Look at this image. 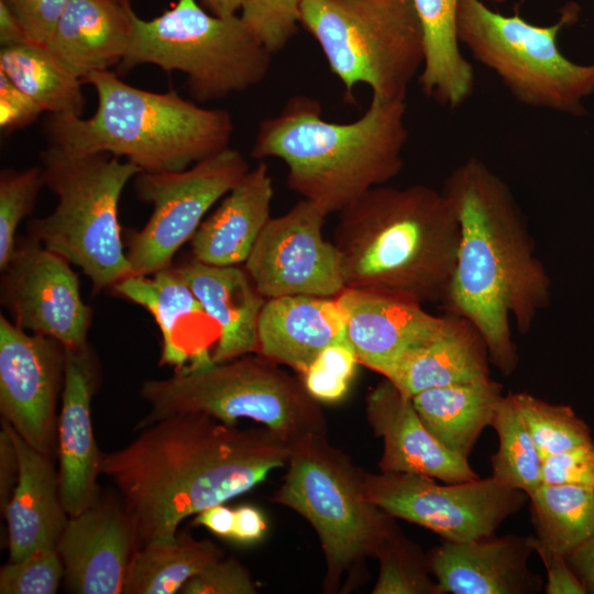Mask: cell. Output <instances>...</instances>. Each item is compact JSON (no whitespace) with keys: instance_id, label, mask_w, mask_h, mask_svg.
Instances as JSON below:
<instances>
[{"instance_id":"obj_1","label":"cell","mask_w":594,"mask_h":594,"mask_svg":"<svg viewBox=\"0 0 594 594\" xmlns=\"http://www.w3.org/2000/svg\"><path fill=\"white\" fill-rule=\"evenodd\" d=\"M102 454L139 546L176 537L190 515L244 494L287 464L290 444L261 428L239 429L202 413H178L139 429Z\"/></svg>"},{"instance_id":"obj_2","label":"cell","mask_w":594,"mask_h":594,"mask_svg":"<svg viewBox=\"0 0 594 594\" xmlns=\"http://www.w3.org/2000/svg\"><path fill=\"white\" fill-rule=\"evenodd\" d=\"M443 195L460 226L453 273L441 299L446 314L469 320L490 361L504 374L517 367L512 323L527 333L550 301V277L509 186L477 157L447 177Z\"/></svg>"},{"instance_id":"obj_3","label":"cell","mask_w":594,"mask_h":594,"mask_svg":"<svg viewBox=\"0 0 594 594\" xmlns=\"http://www.w3.org/2000/svg\"><path fill=\"white\" fill-rule=\"evenodd\" d=\"M406 111V99L372 97L360 118L336 123L322 117L317 100L297 95L261 121L250 154L282 160L290 190L327 216L340 212L400 173L408 140Z\"/></svg>"},{"instance_id":"obj_4","label":"cell","mask_w":594,"mask_h":594,"mask_svg":"<svg viewBox=\"0 0 594 594\" xmlns=\"http://www.w3.org/2000/svg\"><path fill=\"white\" fill-rule=\"evenodd\" d=\"M339 213L333 243L346 288L441 301L460 240L458 217L441 190L381 185Z\"/></svg>"},{"instance_id":"obj_5","label":"cell","mask_w":594,"mask_h":594,"mask_svg":"<svg viewBox=\"0 0 594 594\" xmlns=\"http://www.w3.org/2000/svg\"><path fill=\"white\" fill-rule=\"evenodd\" d=\"M98 97L95 114H51L48 145L70 155L108 153L142 172L184 170L228 147L233 122L224 109H207L176 91L135 88L110 70L90 75Z\"/></svg>"},{"instance_id":"obj_6","label":"cell","mask_w":594,"mask_h":594,"mask_svg":"<svg viewBox=\"0 0 594 594\" xmlns=\"http://www.w3.org/2000/svg\"><path fill=\"white\" fill-rule=\"evenodd\" d=\"M141 396L150 411L136 430L178 413H202L229 426L249 418L288 444L327 430L320 403L300 377L258 353L178 369L167 378L145 381Z\"/></svg>"},{"instance_id":"obj_7","label":"cell","mask_w":594,"mask_h":594,"mask_svg":"<svg viewBox=\"0 0 594 594\" xmlns=\"http://www.w3.org/2000/svg\"><path fill=\"white\" fill-rule=\"evenodd\" d=\"M44 185L57 197L52 213L28 223L29 237L80 267L96 292L132 275L118 208L141 170L108 153L70 155L48 145L40 153Z\"/></svg>"},{"instance_id":"obj_8","label":"cell","mask_w":594,"mask_h":594,"mask_svg":"<svg viewBox=\"0 0 594 594\" xmlns=\"http://www.w3.org/2000/svg\"><path fill=\"white\" fill-rule=\"evenodd\" d=\"M273 501L300 514L316 530L326 559L328 593H336L344 573L376 557L399 532L394 517L367 498L364 472L326 435L290 444L287 471Z\"/></svg>"},{"instance_id":"obj_9","label":"cell","mask_w":594,"mask_h":594,"mask_svg":"<svg viewBox=\"0 0 594 594\" xmlns=\"http://www.w3.org/2000/svg\"><path fill=\"white\" fill-rule=\"evenodd\" d=\"M580 7L568 3L551 25H537L518 13L505 15L484 0H461L457 32L473 58L492 70L520 103L583 116L594 94V63L576 64L558 46V35L578 21Z\"/></svg>"},{"instance_id":"obj_10","label":"cell","mask_w":594,"mask_h":594,"mask_svg":"<svg viewBox=\"0 0 594 594\" xmlns=\"http://www.w3.org/2000/svg\"><path fill=\"white\" fill-rule=\"evenodd\" d=\"M272 53L240 15L218 16L196 0H178L152 20L135 18L121 75L142 64L186 75L198 102L219 100L258 85L271 68Z\"/></svg>"},{"instance_id":"obj_11","label":"cell","mask_w":594,"mask_h":594,"mask_svg":"<svg viewBox=\"0 0 594 594\" xmlns=\"http://www.w3.org/2000/svg\"><path fill=\"white\" fill-rule=\"evenodd\" d=\"M300 25L348 95L366 85L372 97L406 99L421 72L424 38L413 0H302Z\"/></svg>"},{"instance_id":"obj_12","label":"cell","mask_w":594,"mask_h":594,"mask_svg":"<svg viewBox=\"0 0 594 594\" xmlns=\"http://www.w3.org/2000/svg\"><path fill=\"white\" fill-rule=\"evenodd\" d=\"M243 155L227 147L184 170L140 172L136 197L152 205L146 224L129 238L127 256L136 275L172 266L179 248L193 239L207 211L249 172Z\"/></svg>"},{"instance_id":"obj_13","label":"cell","mask_w":594,"mask_h":594,"mask_svg":"<svg viewBox=\"0 0 594 594\" xmlns=\"http://www.w3.org/2000/svg\"><path fill=\"white\" fill-rule=\"evenodd\" d=\"M364 491L392 517L417 524L449 541L494 535L528 496L492 476L440 485L422 475L385 472H364Z\"/></svg>"},{"instance_id":"obj_14","label":"cell","mask_w":594,"mask_h":594,"mask_svg":"<svg viewBox=\"0 0 594 594\" xmlns=\"http://www.w3.org/2000/svg\"><path fill=\"white\" fill-rule=\"evenodd\" d=\"M326 217L318 206L301 199L267 221L244 263L266 299L337 297L346 288L338 250L323 238Z\"/></svg>"},{"instance_id":"obj_15","label":"cell","mask_w":594,"mask_h":594,"mask_svg":"<svg viewBox=\"0 0 594 594\" xmlns=\"http://www.w3.org/2000/svg\"><path fill=\"white\" fill-rule=\"evenodd\" d=\"M2 272L1 300L15 326L53 338L65 349L87 345L92 311L66 258L31 237L18 238Z\"/></svg>"},{"instance_id":"obj_16","label":"cell","mask_w":594,"mask_h":594,"mask_svg":"<svg viewBox=\"0 0 594 594\" xmlns=\"http://www.w3.org/2000/svg\"><path fill=\"white\" fill-rule=\"evenodd\" d=\"M65 372V348L0 316V411L30 446L53 457L56 415Z\"/></svg>"},{"instance_id":"obj_17","label":"cell","mask_w":594,"mask_h":594,"mask_svg":"<svg viewBox=\"0 0 594 594\" xmlns=\"http://www.w3.org/2000/svg\"><path fill=\"white\" fill-rule=\"evenodd\" d=\"M139 540L121 497L97 495L68 517L57 543L68 590L77 594H121Z\"/></svg>"},{"instance_id":"obj_18","label":"cell","mask_w":594,"mask_h":594,"mask_svg":"<svg viewBox=\"0 0 594 594\" xmlns=\"http://www.w3.org/2000/svg\"><path fill=\"white\" fill-rule=\"evenodd\" d=\"M346 316V337L359 363L389 378L400 362L430 340L443 315L428 312L422 304L395 294L345 288L337 296Z\"/></svg>"},{"instance_id":"obj_19","label":"cell","mask_w":594,"mask_h":594,"mask_svg":"<svg viewBox=\"0 0 594 594\" xmlns=\"http://www.w3.org/2000/svg\"><path fill=\"white\" fill-rule=\"evenodd\" d=\"M365 415L383 441L381 472L409 473L459 483L479 479L466 459L442 446L420 420L411 397L387 378L365 398Z\"/></svg>"},{"instance_id":"obj_20","label":"cell","mask_w":594,"mask_h":594,"mask_svg":"<svg viewBox=\"0 0 594 594\" xmlns=\"http://www.w3.org/2000/svg\"><path fill=\"white\" fill-rule=\"evenodd\" d=\"M95 366L88 344L65 349V372L57 425L59 493L68 517L87 509L97 497L102 454L95 439L91 397Z\"/></svg>"},{"instance_id":"obj_21","label":"cell","mask_w":594,"mask_h":594,"mask_svg":"<svg viewBox=\"0 0 594 594\" xmlns=\"http://www.w3.org/2000/svg\"><path fill=\"white\" fill-rule=\"evenodd\" d=\"M113 290L153 316L162 333V363L178 370L212 362L209 348L219 329L176 266L152 275L132 274Z\"/></svg>"},{"instance_id":"obj_22","label":"cell","mask_w":594,"mask_h":594,"mask_svg":"<svg viewBox=\"0 0 594 594\" xmlns=\"http://www.w3.org/2000/svg\"><path fill=\"white\" fill-rule=\"evenodd\" d=\"M532 551L529 537L490 535L444 540L427 559L442 593L526 594L541 587L540 578L528 568Z\"/></svg>"},{"instance_id":"obj_23","label":"cell","mask_w":594,"mask_h":594,"mask_svg":"<svg viewBox=\"0 0 594 594\" xmlns=\"http://www.w3.org/2000/svg\"><path fill=\"white\" fill-rule=\"evenodd\" d=\"M16 450L19 477L3 508L8 526L10 561L43 548H56L68 520L53 457L30 446L7 421Z\"/></svg>"},{"instance_id":"obj_24","label":"cell","mask_w":594,"mask_h":594,"mask_svg":"<svg viewBox=\"0 0 594 594\" xmlns=\"http://www.w3.org/2000/svg\"><path fill=\"white\" fill-rule=\"evenodd\" d=\"M136 16L131 0H69L45 45L84 84L122 62Z\"/></svg>"},{"instance_id":"obj_25","label":"cell","mask_w":594,"mask_h":594,"mask_svg":"<svg viewBox=\"0 0 594 594\" xmlns=\"http://www.w3.org/2000/svg\"><path fill=\"white\" fill-rule=\"evenodd\" d=\"M346 336V316L337 297L266 299L257 326V352L299 375L329 344Z\"/></svg>"},{"instance_id":"obj_26","label":"cell","mask_w":594,"mask_h":594,"mask_svg":"<svg viewBox=\"0 0 594 594\" xmlns=\"http://www.w3.org/2000/svg\"><path fill=\"white\" fill-rule=\"evenodd\" d=\"M219 329L212 362L221 363L257 352V326L266 298L248 272L193 260L176 266Z\"/></svg>"},{"instance_id":"obj_27","label":"cell","mask_w":594,"mask_h":594,"mask_svg":"<svg viewBox=\"0 0 594 594\" xmlns=\"http://www.w3.org/2000/svg\"><path fill=\"white\" fill-rule=\"evenodd\" d=\"M273 180L264 162L234 186L191 239L193 257L215 266L245 263L271 219Z\"/></svg>"},{"instance_id":"obj_28","label":"cell","mask_w":594,"mask_h":594,"mask_svg":"<svg viewBox=\"0 0 594 594\" xmlns=\"http://www.w3.org/2000/svg\"><path fill=\"white\" fill-rule=\"evenodd\" d=\"M488 361L476 328L465 318L444 312L438 332L413 350L387 380L413 397L425 389L491 377Z\"/></svg>"},{"instance_id":"obj_29","label":"cell","mask_w":594,"mask_h":594,"mask_svg":"<svg viewBox=\"0 0 594 594\" xmlns=\"http://www.w3.org/2000/svg\"><path fill=\"white\" fill-rule=\"evenodd\" d=\"M491 377L425 389L411 397L426 428L448 450L466 459L503 398Z\"/></svg>"},{"instance_id":"obj_30","label":"cell","mask_w":594,"mask_h":594,"mask_svg":"<svg viewBox=\"0 0 594 594\" xmlns=\"http://www.w3.org/2000/svg\"><path fill=\"white\" fill-rule=\"evenodd\" d=\"M461 0H413L424 38L422 92L439 105L454 109L474 89L472 64L461 52L457 15Z\"/></svg>"},{"instance_id":"obj_31","label":"cell","mask_w":594,"mask_h":594,"mask_svg":"<svg viewBox=\"0 0 594 594\" xmlns=\"http://www.w3.org/2000/svg\"><path fill=\"white\" fill-rule=\"evenodd\" d=\"M208 539L177 534L169 540L144 543L134 552L124 582V594H174L211 562L223 558Z\"/></svg>"},{"instance_id":"obj_32","label":"cell","mask_w":594,"mask_h":594,"mask_svg":"<svg viewBox=\"0 0 594 594\" xmlns=\"http://www.w3.org/2000/svg\"><path fill=\"white\" fill-rule=\"evenodd\" d=\"M0 72L44 111L81 117L86 105L82 81L45 44L2 47Z\"/></svg>"},{"instance_id":"obj_33","label":"cell","mask_w":594,"mask_h":594,"mask_svg":"<svg viewBox=\"0 0 594 594\" xmlns=\"http://www.w3.org/2000/svg\"><path fill=\"white\" fill-rule=\"evenodd\" d=\"M537 539L568 557L594 536V488L541 484L528 495Z\"/></svg>"},{"instance_id":"obj_34","label":"cell","mask_w":594,"mask_h":594,"mask_svg":"<svg viewBox=\"0 0 594 594\" xmlns=\"http://www.w3.org/2000/svg\"><path fill=\"white\" fill-rule=\"evenodd\" d=\"M491 426L498 437L492 457V477L527 495L542 484V459L510 394L498 403Z\"/></svg>"},{"instance_id":"obj_35","label":"cell","mask_w":594,"mask_h":594,"mask_svg":"<svg viewBox=\"0 0 594 594\" xmlns=\"http://www.w3.org/2000/svg\"><path fill=\"white\" fill-rule=\"evenodd\" d=\"M541 459L592 441L588 426L571 407L527 393H512Z\"/></svg>"},{"instance_id":"obj_36","label":"cell","mask_w":594,"mask_h":594,"mask_svg":"<svg viewBox=\"0 0 594 594\" xmlns=\"http://www.w3.org/2000/svg\"><path fill=\"white\" fill-rule=\"evenodd\" d=\"M380 574L374 594H442L429 578L427 556L400 531L378 551Z\"/></svg>"},{"instance_id":"obj_37","label":"cell","mask_w":594,"mask_h":594,"mask_svg":"<svg viewBox=\"0 0 594 594\" xmlns=\"http://www.w3.org/2000/svg\"><path fill=\"white\" fill-rule=\"evenodd\" d=\"M44 185L41 166L6 168L0 174V270L9 263L15 245L16 229L35 207Z\"/></svg>"},{"instance_id":"obj_38","label":"cell","mask_w":594,"mask_h":594,"mask_svg":"<svg viewBox=\"0 0 594 594\" xmlns=\"http://www.w3.org/2000/svg\"><path fill=\"white\" fill-rule=\"evenodd\" d=\"M358 364V355L345 336L324 348L300 380L320 404L338 403L346 396Z\"/></svg>"},{"instance_id":"obj_39","label":"cell","mask_w":594,"mask_h":594,"mask_svg":"<svg viewBox=\"0 0 594 594\" xmlns=\"http://www.w3.org/2000/svg\"><path fill=\"white\" fill-rule=\"evenodd\" d=\"M301 3L302 0H241L240 18L255 37L275 54L296 35Z\"/></svg>"},{"instance_id":"obj_40","label":"cell","mask_w":594,"mask_h":594,"mask_svg":"<svg viewBox=\"0 0 594 594\" xmlns=\"http://www.w3.org/2000/svg\"><path fill=\"white\" fill-rule=\"evenodd\" d=\"M64 578L56 548H43L0 569L1 594H54Z\"/></svg>"},{"instance_id":"obj_41","label":"cell","mask_w":594,"mask_h":594,"mask_svg":"<svg viewBox=\"0 0 594 594\" xmlns=\"http://www.w3.org/2000/svg\"><path fill=\"white\" fill-rule=\"evenodd\" d=\"M257 586L246 568L234 558L219 559L193 576L183 594H255Z\"/></svg>"},{"instance_id":"obj_42","label":"cell","mask_w":594,"mask_h":594,"mask_svg":"<svg viewBox=\"0 0 594 594\" xmlns=\"http://www.w3.org/2000/svg\"><path fill=\"white\" fill-rule=\"evenodd\" d=\"M541 476L542 484L594 488V442L543 458Z\"/></svg>"},{"instance_id":"obj_43","label":"cell","mask_w":594,"mask_h":594,"mask_svg":"<svg viewBox=\"0 0 594 594\" xmlns=\"http://www.w3.org/2000/svg\"><path fill=\"white\" fill-rule=\"evenodd\" d=\"M23 26L30 42L46 44L69 0H2Z\"/></svg>"},{"instance_id":"obj_44","label":"cell","mask_w":594,"mask_h":594,"mask_svg":"<svg viewBox=\"0 0 594 594\" xmlns=\"http://www.w3.org/2000/svg\"><path fill=\"white\" fill-rule=\"evenodd\" d=\"M44 110L0 72V128L6 134L33 123Z\"/></svg>"},{"instance_id":"obj_45","label":"cell","mask_w":594,"mask_h":594,"mask_svg":"<svg viewBox=\"0 0 594 594\" xmlns=\"http://www.w3.org/2000/svg\"><path fill=\"white\" fill-rule=\"evenodd\" d=\"M532 549L541 558L547 570V594H584L585 590L570 568L566 558L550 550L537 538L529 537Z\"/></svg>"},{"instance_id":"obj_46","label":"cell","mask_w":594,"mask_h":594,"mask_svg":"<svg viewBox=\"0 0 594 594\" xmlns=\"http://www.w3.org/2000/svg\"><path fill=\"white\" fill-rule=\"evenodd\" d=\"M265 531L266 520L257 507L242 505L234 509V525L230 540L240 544H252L258 542Z\"/></svg>"},{"instance_id":"obj_47","label":"cell","mask_w":594,"mask_h":594,"mask_svg":"<svg viewBox=\"0 0 594 594\" xmlns=\"http://www.w3.org/2000/svg\"><path fill=\"white\" fill-rule=\"evenodd\" d=\"M19 477V460L15 447L8 430L2 426L0 432V504H8Z\"/></svg>"},{"instance_id":"obj_48","label":"cell","mask_w":594,"mask_h":594,"mask_svg":"<svg viewBox=\"0 0 594 594\" xmlns=\"http://www.w3.org/2000/svg\"><path fill=\"white\" fill-rule=\"evenodd\" d=\"M566 561L585 593L594 594V536L572 551Z\"/></svg>"},{"instance_id":"obj_49","label":"cell","mask_w":594,"mask_h":594,"mask_svg":"<svg viewBox=\"0 0 594 594\" xmlns=\"http://www.w3.org/2000/svg\"><path fill=\"white\" fill-rule=\"evenodd\" d=\"M194 524L204 526L215 535L230 539L234 525V509L218 504L197 514Z\"/></svg>"},{"instance_id":"obj_50","label":"cell","mask_w":594,"mask_h":594,"mask_svg":"<svg viewBox=\"0 0 594 594\" xmlns=\"http://www.w3.org/2000/svg\"><path fill=\"white\" fill-rule=\"evenodd\" d=\"M30 42L26 33L11 9L0 0V43L11 47Z\"/></svg>"},{"instance_id":"obj_51","label":"cell","mask_w":594,"mask_h":594,"mask_svg":"<svg viewBox=\"0 0 594 594\" xmlns=\"http://www.w3.org/2000/svg\"><path fill=\"white\" fill-rule=\"evenodd\" d=\"M201 6L218 16H232L241 8V0H200Z\"/></svg>"},{"instance_id":"obj_52","label":"cell","mask_w":594,"mask_h":594,"mask_svg":"<svg viewBox=\"0 0 594 594\" xmlns=\"http://www.w3.org/2000/svg\"><path fill=\"white\" fill-rule=\"evenodd\" d=\"M486 3L504 4L508 0H484Z\"/></svg>"}]
</instances>
